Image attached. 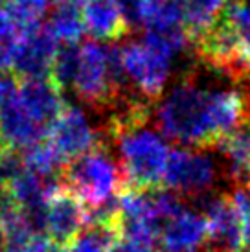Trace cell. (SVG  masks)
Listing matches in <instances>:
<instances>
[{"label": "cell", "instance_id": "e0dca14e", "mask_svg": "<svg viewBox=\"0 0 250 252\" xmlns=\"http://www.w3.org/2000/svg\"><path fill=\"white\" fill-rule=\"evenodd\" d=\"M44 28L59 44H77L85 33L81 7H77V4H57L50 11Z\"/></svg>", "mask_w": 250, "mask_h": 252}, {"label": "cell", "instance_id": "ffe728a7", "mask_svg": "<svg viewBox=\"0 0 250 252\" xmlns=\"http://www.w3.org/2000/svg\"><path fill=\"white\" fill-rule=\"evenodd\" d=\"M48 6L50 0H7L4 4L7 11L30 32L41 26V19L48 11Z\"/></svg>", "mask_w": 250, "mask_h": 252}, {"label": "cell", "instance_id": "f546056e", "mask_svg": "<svg viewBox=\"0 0 250 252\" xmlns=\"http://www.w3.org/2000/svg\"><path fill=\"white\" fill-rule=\"evenodd\" d=\"M149 252H156V251H149Z\"/></svg>", "mask_w": 250, "mask_h": 252}, {"label": "cell", "instance_id": "4316f807", "mask_svg": "<svg viewBox=\"0 0 250 252\" xmlns=\"http://www.w3.org/2000/svg\"><path fill=\"white\" fill-rule=\"evenodd\" d=\"M7 0H0V4H2V6H4V4H6Z\"/></svg>", "mask_w": 250, "mask_h": 252}, {"label": "cell", "instance_id": "3957f363", "mask_svg": "<svg viewBox=\"0 0 250 252\" xmlns=\"http://www.w3.org/2000/svg\"><path fill=\"white\" fill-rule=\"evenodd\" d=\"M120 168L125 188L155 191L162 188L169 147L162 134L147 126L136 127L116 138Z\"/></svg>", "mask_w": 250, "mask_h": 252}, {"label": "cell", "instance_id": "277c9868", "mask_svg": "<svg viewBox=\"0 0 250 252\" xmlns=\"http://www.w3.org/2000/svg\"><path fill=\"white\" fill-rule=\"evenodd\" d=\"M61 181L87 208L116 199L125 188L122 168L107 147H96L68 162L62 169Z\"/></svg>", "mask_w": 250, "mask_h": 252}, {"label": "cell", "instance_id": "44dd1931", "mask_svg": "<svg viewBox=\"0 0 250 252\" xmlns=\"http://www.w3.org/2000/svg\"><path fill=\"white\" fill-rule=\"evenodd\" d=\"M230 201L236 208L241 228L245 234V241L250 243V191L247 186H232V191L228 193Z\"/></svg>", "mask_w": 250, "mask_h": 252}, {"label": "cell", "instance_id": "7a4b0ae2", "mask_svg": "<svg viewBox=\"0 0 250 252\" xmlns=\"http://www.w3.org/2000/svg\"><path fill=\"white\" fill-rule=\"evenodd\" d=\"M191 46L206 70L241 87L250 85V6L245 0H228L221 17Z\"/></svg>", "mask_w": 250, "mask_h": 252}, {"label": "cell", "instance_id": "7c38bea8", "mask_svg": "<svg viewBox=\"0 0 250 252\" xmlns=\"http://www.w3.org/2000/svg\"><path fill=\"white\" fill-rule=\"evenodd\" d=\"M206 219L188 206L167 219L158 238L162 252H197L202 245H206Z\"/></svg>", "mask_w": 250, "mask_h": 252}, {"label": "cell", "instance_id": "4dcf8cb0", "mask_svg": "<svg viewBox=\"0 0 250 252\" xmlns=\"http://www.w3.org/2000/svg\"><path fill=\"white\" fill-rule=\"evenodd\" d=\"M179 2H181V0H179Z\"/></svg>", "mask_w": 250, "mask_h": 252}, {"label": "cell", "instance_id": "52a82bcc", "mask_svg": "<svg viewBox=\"0 0 250 252\" xmlns=\"http://www.w3.org/2000/svg\"><path fill=\"white\" fill-rule=\"evenodd\" d=\"M46 140L66 164L91 153L96 147H103L97 127L91 122L87 112L76 105H66L62 109L56 122L50 126Z\"/></svg>", "mask_w": 250, "mask_h": 252}, {"label": "cell", "instance_id": "30bf717a", "mask_svg": "<svg viewBox=\"0 0 250 252\" xmlns=\"http://www.w3.org/2000/svg\"><path fill=\"white\" fill-rule=\"evenodd\" d=\"M204 219L208 228V251L241 252L247 245L241 221L237 216L230 195H217L210 199L204 208Z\"/></svg>", "mask_w": 250, "mask_h": 252}, {"label": "cell", "instance_id": "5bb4252c", "mask_svg": "<svg viewBox=\"0 0 250 252\" xmlns=\"http://www.w3.org/2000/svg\"><path fill=\"white\" fill-rule=\"evenodd\" d=\"M85 32L97 41L116 42L125 37L131 24L114 0H83L81 2Z\"/></svg>", "mask_w": 250, "mask_h": 252}, {"label": "cell", "instance_id": "83f0119b", "mask_svg": "<svg viewBox=\"0 0 250 252\" xmlns=\"http://www.w3.org/2000/svg\"><path fill=\"white\" fill-rule=\"evenodd\" d=\"M247 188H249V191H250V181H249V184H247Z\"/></svg>", "mask_w": 250, "mask_h": 252}, {"label": "cell", "instance_id": "6da1fadb", "mask_svg": "<svg viewBox=\"0 0 250 252\" xmlns=\"http://www.w3.org/2000/svg\"><path fill=\"white\" fill-rule=\"evenodd\" d=\"M153 116L167 140L191 149L216 147L250 122V85L202 87L188 76L160 101Z\"/></svg>", "mask_w": 250, "mask_h": 252}, {"label": "cell", "instance_id": "484cf974", "mask_svg": "<svg viewBox=\"0 0 250 252\" xmlns=\"http://www.w3.org/2000/svg\"><path fill=\"white\" fill-rule=\"evenodd\" d=\"M241 252H250V243H247V245H245V249Z\"/></svg>", "mask_w": 250, "mask_h": 252}, {"label": "cell", "instance_id": "4fadbf2b", "mask_svg": "<svg viewBox=\"0 0 250 252\" xmlns=\"http://www.w3.org/2000/svg\"><path fill=\"white\" fill-rule=\"evenodd\" d=\"M19 92V91H17ZM48 136V129L37 124L15 96L0 109V146L9 151H26Z\"/></svg>", "mask_w": 250, "mask_h": 252}, {"label": "cell", "instance_id": "603a6c76", "mask_svg": "<svg viewBox=\"0 0 250 252\" xmlns=\"http://www.w3.org/2000/svg\"><path fill=\"white\" fill-rule=\"evenodd\" d=\"M11 52H13V46L0 42V76L6 74L7 68H11Z\"/></svg>", "mask_w": 250, "mask_h": 252}, {"label": "cell", "instance_id": "ac0fdd59", "mask_svg": "<svg viewBox=\"0 0 250 252\" xmlns=\"http://www.w3.org/2000/svg\"><path fill=\"white\" fill-rule=\"evenodd\" d=\"M22 160L26 169L42 179H61L62 169L66 166V162L62 160L61 155L52 147L48 140H42L37 146L26 149L22 153Z\"/></svg>", "mask_w": 250, "mask_h": 252}, {"label": "cell", "instance_id": "9c48e42d", "mask_svg": "<svg viewBox=\"0 0 250 252\" xmlns=\"http://www.w3.org/2000/svg\"><path fill=\"white\" fill-rule=\"evenodd\" d=\"M57 48L59 42L50 35L44 26L31 30L13 46L11 70L19 79L50 77V68Z\"/></svg>", "mask_w": 250, "mask_h": 252}, {"label": "cell", "instance_id": "7402d4cb", "mask_svg": "<svg viewBox=\"0 0 250 252\" xmlns=\"http://www.w3.org/2000/svg\"><path fill=\"white\" fill-rule=\"evenodd\" d=\"M109 252H149V249H144L125 238H118L114 241V245L109 249Z\"/></svg>", "mask_w": 250, "mask_h": 252}, {"label": "cell", "instance_id": "9a60e30c", "mask_svg": "<svg viewBox=\"0 0 250 252\" xmlns=\"http://www.w3.org/2000/svg\"><path fill=\"white\" fill-rule=\"evenodd\" d=\"M216 147L226 162V177L232 186H247L250 181V122L224 136Z\"/></svg>", "mask_w": 250, "mask_h": 252}, {"label": "cell", "instance_id": "f1b7e54d", "mask_svg": "<svg viewBox=\"0 0 250 252\" xmlns=\"http://www.w3.org/2000/svg\"><path fill=\"white\" fill-rule=\"evenodd\" d=\"M206 252H217V251H206Z\"/></svg>", "mask_w": 250, "mask_h": 252}, {"label": "cell", "instance_id": "5b68a950", "mask_svg": "<svg viewBox=\"0 0 250 252\" xmlns=\"http://www.w3.org/2000/svg\"><path fill=\"white\" fill-rule=\"evenodd\" d=\"M219 179L216 160L201 149L177 147L169 151L162 188L175 195H202Z\"/></svg>", "mask_w": 250, "mask_h": 252}, {"label": "cell", "instance_id": "d6986e66", "mask_svg": "<svg viewBox=\"0 0 250 252\" xmlns=\"http://www.w3.org/2000/svg\"><path fill=\"white\" fill-rule=\"evenodd\" d=\"M79 64V44H59L50 68V79L59 89H72Z\"/></svg>", "mask_w": 250, "mask_h": 252}, {"label": "cell", "instance_id": "cb8c5ba5", "mask_svg": "<svg viewBox=\"0 0 250 252\" xmlns=\"http://www.w3.org/2000/svg\"><path fill=\"white\" fill-rule=\"evenodd\" d=\"M4 249H6V239H4V232L0 226V252H4Z\"/></svg>", "mask_w": 250, "mask_h": 252}, {"label": "cell", "instance_id": "8992f818", "mask_svg": "<svg viewBox=\"0 0 250 252\" xmlns=\"http://www.w3.org/2000/svg\"><path fill=\"white\" fill-rule=\"evenodd\" d=\"M171 61L173 57L144 41H131L122 48V64L127 81L149 101L160 98L166 89Z\"/></svg>", "mask_w": 250, "mask_h": 252}, {"label": "cell", "instance_id": "d4e9b609", "mask_svg": "<svg viewBox=\"0 0 250 252\" xmlns=\"http://www.w3.org/2000/svg\"><path fill=\"white\" fill-rule=\"evenodd\" d=\"M76 2H79V0H57V4H76Z\"/></svg>", "mask_w": 250, "mask_h": 252}, {"label": "cell", "instance_id": "8fae6325", "mask_svg": "<svg viewBox=\"0 0 250 252\" xmlns=\"http://www.w3.org/2000/svg\"><path fill=\"white\" fill-rule=\"evenodd\" d=\"M17 99L22 109L46 129H50V126L66 107L61 89L50 77L21 79Z\"/></svg>", "mask_w": 250, "mask_h": 252}, {"label": "cell", "instance_id": "2e32d148", "mask_svg": "<svg viewBox=\"0 0 250 252\" xmlns=\"http://www.w3.org/2000/svg\"><path fill=\"white\" fill-rule=\"evenodd\" d=\"M228 0H181L184 32L189 44L221 17Z\"/></svg>", "mask_w": 250, "mask_h": 252}, {"label": "cell", "instance_id": "ba28073f", "mask_svg": "<svg viewBox=\"0 0 250 252\" xmlns=\"http://www.w3.org/2000/svg\"><path fill=\"white\" fill-rule=\"evenodd\" d=\"M89 224L87 206L62 181L50 193L46 203V238L54 247H72Z\"/></svg>", "mask_w": 250, "mask_h": 252}]
</instances>
